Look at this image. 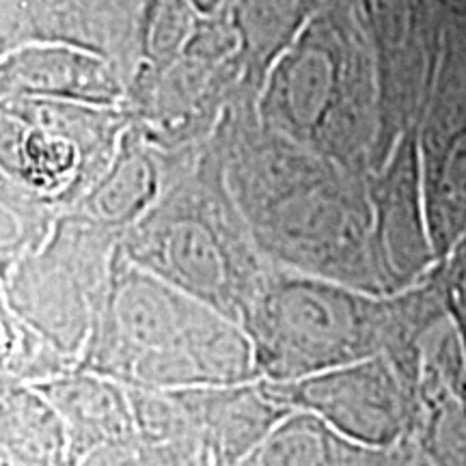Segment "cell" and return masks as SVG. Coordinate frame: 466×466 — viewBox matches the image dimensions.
Returning <instances> with one entry per match:
<instances>
[{
    "mask_svg": "<svg viewBox=\"0 0 466 466\" xmlns=\"http://www.w3.org/2000/svg\"><path fill=\"white\" fill-rule=\"evenodd\" d=\"M266 393L283 410L316 417L359 445L393 450L415 442L419 395L384 354L296 382H277Z\"/></svg>",
    "mask_w": 466,
    "mask_h": 466,
    "instance_id": "6da1fadb",
    "label": "cell"
},
{
    "mask_svg": "<svg viewBox=\"0 0 466 466\" xmlns=\"http://www.w3.org/2000/svg\"><path fill=\"white\" fill-rule=\"evenodd\" d=\"M67 425L74 462L97 447L137 442L132 401L97 380L56 382L42 389Z\"/></svg>",
    "mask_w": 466,
    "mask_h": 466,
    "instance_id": "7a4b0ae2",
    "label": "cell"
},
{
    "mask_svg": "<svg viewBox=\"0 0 466 466\" xmlns=\"http://www.w3.org/2000/svg\"><path fill=\"white\" fill-rule=\"evenodd\" d=\"M3 456L15 466H74L67 425L42 391L11 389L3 400Z\"/></svg>",
    "mask_w": 466,
    "mask_h": 466,
    "instance_id": "3957f363",
    "label": "cell"
},
{
    "mask_svg": "<svg viewBox=\"0 0 466 466\" xmlns=\"http://www.w3.org/2000/svg\"><path fill=\"white\" fill-rule=\"evenodd\" d=\"M450 266H447L445 296L450 307L466 316V231L450 250Z\"/></svg>",
    "mask_w": 466,
    "mask_h": 466,
    "instance_id": "277c9868",
    "label": "cell"
},
{
    "mask_svg": "<svg viewBox=\"0 0 466 466\" xmlns=\"http://www.w3.org/2000/svg\"><path fill=\"white\" fill-rule=\"evenodd\" d=\"M137 460V442H116V445L97 447L83 458H78L74 466H132Z\"/></svg>",
    "mask_w": 466,
    "mask_h": 466,
    "instance_id": "5b68a950",
    "label": "cell"
},
{
    "mask_svg": "<svg viewBox=\"0 0 466 466\" xmlns=\"http://www.w3.org/2000/svg\"><path fill=\"white\" fill-rule=\"evenodd\" d=\"M450 309H451V307H450ZM451 313H453V316H456V318L460 319V324H462V329H464V335H466V316H464V313L456 311V309H451Z\"/></svg>",
    "mask_w": 466,
    "mask_h": 466,
    "instance_id": "8992f818",
    "label": "cell"
},
{
    "mask_svg": "<svg viewBox=\"0 0 466 466\" xmlns=\"http://www.w3.org/2000/svg\"><path fill=\"white\" fill-rule=\"evenodd\" d=\"M417 466H428V464H425V460L421 458V453H419V460H417Z\"/></svg>",
    "mask_w": 466,
    "mask_h": 466,
    "instance_id": "52a82bcc",
    "label": "cell"
}]
</instances>
